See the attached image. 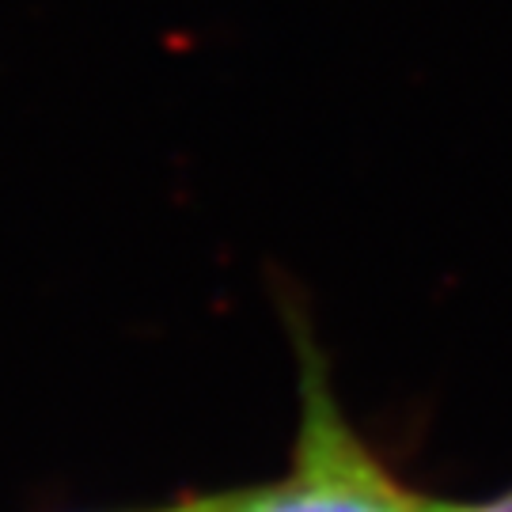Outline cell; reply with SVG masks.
<instances>
[{
    "label": "cell",
    "mask_w": 512,
    "mask_h": 512,
    "mask_svg": "<svg viewBox=\"0 0 512 512\" xmlns=\"http://www.w3.org/2000/svg\"><path fill=\"white\" fill-rule=\"evenodd\" d=\"M448 501H429L403 490L349 433L330 399L319 368H311L304 395V429L293 471L262 490L198 501L186 512H444Z\"/></svg>",
    "instance_id": "cell-1"
},
{
    "label": "cell",
    "mask_w": 512,
    "mask_h": 512,
    "mask_svg": "<svg viewBox=\"0 0 512 512\" xmlns=\"http://www.w3.org/2000/svg\"><path fill=\"white\" fill-rule=\"evenodd\" d=\"M444 512H512V494L497 497L490 505H448Z\"/></svg>",
    "instance_id": "cell-2"
},
{
    "label": "cell",
    "mask_w": 512,
    "mask_h": 512,
    "mask_svg": "<svg viewBox=\"0 0 512 512\" xmlns=\"http://www.w3.org/2000/svg\"><path fill=\"white\" fill-rule=\"evenodd\" d=\"M179 512H186V509H179Z\"/></svg>",
    "instance_id": "cell-3"
}]
</instances>
